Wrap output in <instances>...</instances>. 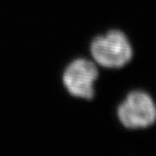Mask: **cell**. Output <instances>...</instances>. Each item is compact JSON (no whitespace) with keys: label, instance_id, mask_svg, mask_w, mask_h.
Listing matches in <instances>:
<instances>
[{"label":"cell","instance_id":"6da1fadb","mask_svg":"<svg viewBox=\"0 0 156 156\" xmlns=\"http://www.w3.org/2000/svg\"><path fill=\"white\" fill-rule=\"evenodd\" d=\"M90 52L93 58L106 68H121L133 55V50L126 36L119 30H111L92 41Z\"/></svg>","mask_w":156,"mask_h":156},{"label":"cell","instance_id":"7a4b0ae2","mask_svg":"<svg viewBox=\"0 0 156 156\" xmlns=\"http://www.w3.org/2000/svg\"><path fill=\"white\" fill-rule=\"evenodd\" d=\"M118 117L128 129L147 128L156 120V105L147 93L133 91L119 106Z\"/></svg>","mask_w":156,"mask_h":156},{"label":"cell","instance_id":"3957f363","mask_svg":"<svg viewBox=\"0 0 156 156\" xmlns=\"http://www.w3.org/2000/svg\"><path fill=\"white\" fill-rule=\"evenodd\" d=\"M96 66L84 58L73 61L63 74V85L72 96L91 100L94 96L93 84L98 78Z\"/></svg>","mask_w":156,"mask_h":156}]
</instances>
